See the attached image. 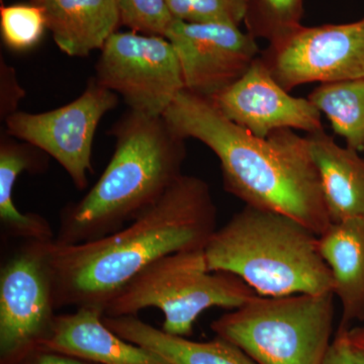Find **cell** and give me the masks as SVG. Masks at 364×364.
<instances>
[{
	"label": "cell",
	"mask_w": 364,
	"mask_h": 364,
	"mask_svg": "<svg viewBox=\"0 0 364 364\" xmlns=\"http://www.w3.org/2000/svg\"><path fill=\"white\" fill-rule=\"evenodd\" d=\"M114 154L97 183L60 212L55 243L104 238L144 214L182 176L186 140L163 117L129 109L112 127Z\"/></svg>",
	"instance_id": "3"
},
{
	"label": "cell",
	"mask_w": 364,
	"mask_h": 364,
	"mask_svg": "<svg viewBox=\"0 0 364 364\" xmlns=\"http://www.w3.org/2000/svg\"><path fill=\"white\" fill-rule=\"evenodd\" d=\"M335 294H257L210 325L257 364H323L334 331Z\"/></svg>",
	"instance_id": "5"
},
{
	"label": "cell",
	"mask_w": 364,
	"mask_h": 364,
	"mask_svg": "<svg viewBox=\"0 0 364 364\" xmlns=\"http://www.w3.org/2000/svg\"><path fill=\"white\" fill-rule=\"evenodd\" d=\"M176 20L238 26L245 21L248 0H166Z\"/></svg>",
	"instance_id": "21"
},
{
	"label": "cell",
	"mask_w": 364,
	"mask_h": 364,
	"mask_svg": "<svg viewBox=\"0 0 364 364\" xmlns=\"http://www.w3.org/2000/svg\"><path fill=\"white\" fill-rule=\"evenodd\" d=\"M260 58L287 91L308 83L364 78V18L343 25L296 26L270 42Z\"/></svg>",
	"instance_id": "10"
},
{
	"label": "cell",
	"mask_w": 364,
	"mask_h": 364,
	"mask_svg": "<svg viewBox=\"0 0 364 364\" xmlns=\"http://www.w3.org/2000/svg\"><path fill=\"white\" fill-rule=\"evenodd\" d=\"M44 11L47 28L62 52L87 57L102 50L121 23L117 0H32Z\"/></svg>",
	"instance_id": "16"
},
{
	"label": "cell",
	"mask_w": 364,
	"mask_h": 364,
	"mask_svg": "<svg viewBox=\"0 0 364 364\" xmlns=\"http://www.w3.org/2000/svg\"><path fill=\"white\" fill-rule=\"evenodd\" d=\"M256 296L233 273L208 270L203 249L181 251L136 274L107 304L105 316H136L145 309H159L164 315L163 331L188 337L205 310H235Z\"/></svg>",
	"instance_id": "6"
},
{
	"label": "cell",
	"mask_w": 364,
	"mask_h": 364,
	"mask_svg": "<svg viewBox=\"0 0 364 364\" xmlns=\"http://www.w3.org/2000/svg\"><path fill=\"white\" fill-rule=\"evenodd\" d=\"M210 186L182 174L144 214L97 240L57 245L52 252L53 299L66 306H105L146 267L170 254L205 249L218 229Z\"/></svg>",
	"instance_id": "1"
},
{
	"label": "cell",
	"mask_w": 364,
	"mask_h": 364,
	"mask_svg": "<svg viewBox=\"0 0 364 364\" xmlns=\"http://www.w3.org/2000/svg\"><path fill=\"white\" fill-rule=\"evenodd\" d=\"M306 138L331 223L364 219V158L339 146L324 129Z\"/></svg>",
	"instance_id": "15"
},
{
	"label": "cell",
	"mask_w": 364,
	"mask_h": 364,
	"mask_svg": "<svg viewBox=\"0 0 364 364\" xmlns=\"http://www.w3.org/2000/svg\"><path fill=\"white\" fill-rule=\"evenodd\" d=\"M97 306L56 315L51 335L39 347L98 364H169L154 352L131 343L105 324Z\"/></svg>",
	"instance_id": "13"
},
{
	"label": "cell",
	"mask_w": 364,
	"mask_h": 364,
	"mask_svg": "<svg viewBox=\"0 0 364 364\" xmlns=\"http://www.w3.org/2000/svg\"><path fill=\"white\" fill-rule=\"evenodd\" d=\"M121 23L132 32L164 37L176 18L166 0H117Z\"/></svg>",
	"instance_id": "22"
},
{
	"label": "cell",
	"mask_w": 364,
	"mask_h": 364,
	"mask_svg": "<svg viewBox=\"0 0 364 364\" xmlns=\"http://www.w3.org/2000/svg\"><path fill=\"white\" fill-rule=\"evenodd\" d=\"M309 100L352 149L364 151V78L321 85Z\"/></svg>",
	"instance_id": "19"
},
{
	"label": "cell",
	"mask_w": 364,
	"mask_h": 364,
	"mask_svg": "<svg viewBox=\"0 0 364 364\" xmlns=\"http://www.w3.org/2000/svg\"><path fill=\"white\" fill-rule=\"evenodd\" d=\"M11 364H98L86 359L37 347Z\"/></svg>",
	"instance_id": "25"
},
{
	"label": "cell",
	"mask_w": 364,
	"mask_h": 364,
	"mask_svg": "<svg viewBox=\"0 0 364 364\" xmlns=\"http://www.w3.org/2000/svg\"><path fill=\"white\" fill-rule=\"evenodd\" d=\"M346 337L352 358L356 364H364V326L350 328Z\"/></svg>",
	"instance_id": "27"
},
{
	"label": "cell",
	"mask_w": 364,
	"mask_h": 364,
	"mask_svg": "<svg viewBox=\"0 0 364 364\" xmlns=\"http://www.w3.org/2000/svg\"><path fill=\"white\" fill-rule=\"evenodd\" d=\"M318 235L289 215L245 205L203 249L210 272L233 273L262 296L333 291Z\"/></svg>",
	"instance_id": "4"
},
{
	"label": "cell",
	"mask_w": 364,
	"mask_h": 364,
	"mask_svg": "<svg viewBox=\"0 0 364 364\" xmlns=\"http://www.w3.org/2000/svg\"><path fill=\"white\" fill-rule=\"evenodd\" d=\"M346 332H336L334 335V339L323 364H356L349 350Z\"/></svg>",
	"instance_id": "26"
},
{
	"label": "cell",
	"mask_w": 364,
	"mask_h": 364,
	"mask_svg": "<svg viewBox=\"0 0 364 364\" xmlns=\"http://www.w3.org/2000/svg\"><path fill=\"white\" fill-rule=\"evenodd\" d=\"M0 30L7 48L28 51L39 44L48 30L44 11L35 4L1 6Z\"/></svg>",
	"instance_id": "20"
},
{
	"label": "cell",
	"mask_w": 364,
	"mask_h": 364,
	"mask_svg": "<svg viewBox=\"0 0 364 364\" xmlns=\"http://www.w3.org/2000/svg\"><path fill=\"white\" fill-rule=\"evenodd\" d=\"M122 338L154 352L169 364H257L237 345L215 336L210 341H193L168 334L136 316L102 317Z\"/></svg>",
	"instance_id": "18"
},
{
	"label": "cell",
	"mask_w": 364,
	"mask_h": 364,
	"mask_svg": "<svg viewBox=\"0 0 364 364\" xmlns=\"http://www.w3.org/2000/svg\"><path fill=\"white\" fill-rule=\"evenodd\" d=\"M49 155L39 148L9 136H0V225L6 240L54 241L56 233L46 218L20 212L14 203V188L23 171L43 173Z\"/></svg>",
	"instance_id": "17"
},
{
	"label": "cell",
	"mask_w": 364,
	"mask_h": 364,
	"mask_svg": "<svg viewBox=\"0 0 364 364\" xmlns=\"http://www.w3.org/2000/svg\"><path fill=\"white\" fill-rule=\"evenodd\" d=\"M182 139L215 153L223 184L245 205L289 215L320 236L332 224L306 136L294 130L254 136L210 98L183 90L162 116Z\"/></svg>",
	"instance_id": "2"
},
{
	"label": "cell",
	"mask_w": 364,
	"mask_h": 364,
	"mask_svg": "<svg viewBox=\"0 0 364 364\" xmlns=\"http://www.w3.org/2000/svg\"><path fill=\"white\" fill-rule=\"evenodd\" d=\"M54 241L18 240L2 257L0 364L13 363L51 335Z\"/></svg>",
	"instance_id": "7"
},
{
	"label": "cell",
	"mask_w": 364,
	"mask_h": 364,
	"mask_svg": "<svg viewBox=\"0 0 364 364\" xmlns=\"http://www.w3.org/2000/svg\"><path fill=\"white\" fill-rule=\"evenodd\" d=\"M212 102L225 117L259 138L284 129L308 134L324 129L317 107L309 98L289 95L260 56L240 79Z\"/></svg>",
	"instance_id": "12"
},
{
	"label": "cell",
	"mask_w": 364,
	"mask_h": 364,
	"mask_svg": "<svg viewBox=\"0 0 364 364\" xmlns=\"http://www.w3.org/2000/svg\"><path fill=\"white\" fill-rule=\"evenodd\" d=\"M26 97L16 77L14 67L9 66L1 56L0 62V117L2 121L18 112L21 100Z\"/></svg>",
	"instance_id": "24"
},
{
	"label": "cell",
	"mask_w": 364,
	"mask_h": 364,
	"mask_svg": "<svg viewBox=\"0 0 364 364\" xmlns=\"http://www.w3.org/2000/svg\"><path fill=\"white\" fill-rule=\"evenodd\" d=\"M117 105L119 95L93 77L80 97L63 107L39 114L14 112L4 119V131L54 158L75 188L83 191L93 172L91 157L98 124Z\"/></svg>",
	"instance_id": "9"
},
{
	"label": "cell",
	"mask_w": 364,
	"mask_h": 364,
	"mask_svg": "<svg viewBox=\"0 0 364 364\" xmlns=\"http://www.w3.org/2000/svg\"><path fill=\"white\" fill-rule=\"evenodd\" d=\"M98 82L123 97L129 109L162 117L184 87L181 64L166 38L112 33L95 65Z\"/></svg>",
	"instance_id": "8"
},
{
	"label": "cell",
	"mask_w": 364,
	"mask_h": 364,
	"mask_svg": "<svg viewBox=\"0 0 364 364\" xmlns=\"http://www.w3.org/2000/svg\"><path fill=\"white\" fill-rule=\"evenodd\" d=\"M301 0H258L257 20L249 30L254 38L265 37L270 42L299 26Z\"/></svg>",
	"instance_id": "23"
},
{
	"label": "cell",
	"mask_w": 364,
	"mask_h": 364,
	"mask_svg": "<svg viewBox=\"0 0 364 364\" xmlns=\"http://www.w3.org/2000/svg\"><path fill=\"white\" fill-rule=\"evenodd\" d=\"M318 246L341 303L337 332L348 331L364 321V219L332 223L318 236Z\"/></svg>",
	"instance_id": "14"
},
{
	"label": "cell",
	"mask_w": 364,
	"mask_h": 364,
	"mask_svg": "<svg viewBox=\"0 0 364 364\" xmlns=\"http://www.w3.org/2000/svg\"><path fill=\"white\" fill-rule=\"evenodd\" d=\"M165 38L176 50L186 90L210 100L240 79L260 56L255 38L228 23L176 20Z\"/></svg>",
	"instance_id": "11"
}]
</instances>
